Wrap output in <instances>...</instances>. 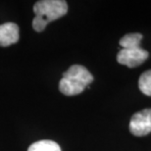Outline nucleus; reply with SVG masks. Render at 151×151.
Here are the masks:
<instances>
[{
    "label": "nucleus",
    "instance_id": "f257e3e1",
    "mask_svg": "<svg viewBox=\"0 0 151 151\" xmlns=\"http://www.w3.org/2000/svg\"><path fill=\"white\" fill-rule=\"evenodd\" d=\"M35 17L32 20V29L35 32H43L50 22L65 16L68 4L64 0H41L34 5Z\"/></svg>",
    "mask_w": 151,
    "mask_h": 151
},
{
    "label": "nucleus",
    "instance_id": "0eeeda50",
    "mask_svg": "<svg viewBox=\"0 0 151 151\" xmlns=\"http://www.w3.org/2000/svg\"><path fill=\"white\" fill-rule=\"evenodd\" d=\"M28 151H61L59 144L53 140L43 139L32 143Z\"/></svg>",
    "mask_w": 151,
    "mask_h": 151
},
{
    "label": "nucleus",
    "instance_id": "39448f33",
    "mask_svg": "<svg viewBox=\"0 0 151 151\" xmlns=\"http://www.w3.org/2000/svg\"><path fill=\"white\" fill-rule=\"evenodd\" d=\"M19 27L17 24L8 22L0 25V46L7 47L19 40Z\"/></svg>",
    "mask_w": 151,
    "mask_h": 151
},
{
    "label": "nucleus",
    "instance_id": "6e6552de",
    "mask_svg": "<svg viewBox=\"0 0 151 151\" xmlns=\"http://www.w3.org/2000/svg\"><path fill=\"white\" fill-rule=\"evenodd\" d=\"M138 87L143 94L151 96V70L141 74L138 81Z\"/></svg>",
    "mask_w": 151,
    "mask_h": 151
},
{
    "label": "nucleus",
    "instance_id": "20e7f679",
    "mask_svg": "<svg viewBox=\"0 0 151 151\" xmlns=\"http://www.w3.org/2000/svg\"><path fill=\"white\" fill-rule=\"evenodd\" d=\"M129 132L135 137H144L151 132V108L143 109L132 115Z\"/></svg>",
    "mask_w": 151,
    "mask_h": 151
},
{
    "label": "nucleus",
    "instance_id": "423d86ee",
    "mask_svg": "<svg viewBox=\"0 0 151 151\" xmlns=\"http://www.w3.org/2000/svg\"><path fill=\"white\" fill-rule=\"evenodd\" d=\"M143 35L138 32L127 34L120 39L119 43L123 48H137L140 47V41L142 40Z\"/></svg>",
    "mask_w": 151,
    "mask_h": 151
},
{
    "label": "nucleus",
    "instance_id": "7ed1b4c3",
    "mask_svg": "<svg viewBox=\"0 0 151 151\" xmlns=\"http://www.w3.org/2000/svg\"><path fill=\"white\" fill-rule=\"evenodd\" d=\"M149 57L148 51L137 48H122L117 55V61L121 65H125L129 68H135L146 61Z\"/></svg>",
    "mask_w": 151,
    "mask_h": 151
},
{
    "label": "nucleus",
    "instance_id": "f03ea898",
    "mask_svg": "<svg viewBox=\"0 0 151 151\" xmlns=\"http://www.w3.org/2000/svg\"><path fill=\"white\" fill-rule=\"evenodd\" d=\"M93 76L86 67L73 65L63 74L59 83V90L64 95H78L93 81Z\"/></svg>",
    "mask_w": 151,
    "mask_h": 151
}]
</instances>
